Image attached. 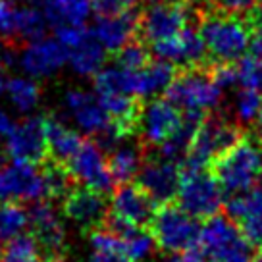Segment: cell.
Here are the masks:
<instances>
[{"instance_id": "29", "label": "cell", "mask_w": 262, "mask_h": 262, "mask_svg": "<svg viewBox=\"0 0 262 262\" xmlns=\"http://www.w3.org/2000/svg\"><path fill=\"white\" fill-rule=\"evenodd\" d=\"M6 91H8L10 100L19 112H31L33 108L39 104L41 98V89L39 85L31 79L24 77H12L6 81Z\"/></svg>"}, {"instance_id": "16", "label": "cell", "mask_w": 262, "mask_h": 262, "mask_svg": "<svg viewBox=\"0 0 262 262\" xmlns=\"http://www.w3.org/2000/svg\"><path fill=\"white\" fill-rule=\"evenodd\" d=\"M139 16H141V6H135V8L127 10V12H123L120 16L98 17L93 33H95V37L100 41V45L106 49L108 56L116 54L127 42L137 39Z\"/></svg>"}, {"instance_id": "26", "label": "cell", "mask_w": 262, "mask_h": 262, "mask_svg": "<svg viewBox=\"0 0 262 262\" xmlns=\"http://www.w3.org/2000/svg\"><path fill=\"white\" fill-rule=\"evenodd\" d=\"M29 226V212L19 203L4 201L0 205V241L24 235V229Z\"/></svg>"}, {"instance_id": "11", "label": "cell", "mask_w": 262, "mask_h": 262, "mask_svg": "<svg viewBox=\"0 0 262 262\" xmlns=\"http://www.w3.org/2000/svg\"><path fill=\"white\" fill-rule=\"evenodd\" d=\"M66 166H68L70 173L74 176L77 185H85V187L100 191L104 195L114 189L116 181L110 173L106 155L93 139L83 141L77 155Z\"/></svg>"}, {"instance_id": "40", "label": "cell", "mask_w": 262, "mask_h": 262, "mask_svg": "<svg viewBox=\"0 0 262 262\" xmlns=\"http://www.w3.org/2000/svg\"><path fill=\"white\" fill-rule=\"evenodd\" d=\"M14 127H16V122L10 118V114L4 108H0V137H8L14 131Z\"/></svg>"}, {"instance_id": "10", "label": "cell", "mask_w": 262, "mask_h": 262, "mask_svg": "<svg viewBox=\"0 0 262 262\" xmlns=\"http://www.w3.org/2000/svg\"><path fill=\"white\" fill-rule=\"evenodd\" d=\"M183 112L166 97L143 102L137 137L148 148H158L181 125Z\"/></svg>"}, {"instance_id": "49", "label": "cell", "mask_w": 262, "mask_h": 262, "mask_svg": "<svg viewBox=\"0 0 262 262\" xmlns=\"http://www.w3.org/2000/svg\"><path fill=\"white\" fill-rule=\"evenodd\" d=\"M258 139H260V147H262V135H258Z\"/></svg>"}, {"instance_id": "46", "label": "cell", "mask_w": 262, "mask_h": 262, "mask_svg": "<svg viewBox=\"0 0 262 262\" xmlns=\"http://www.w3.org/2000/svg\"><path fill=\"white\" fill-rule=\"evenodd\" d=\"M27 2H31V4H42V2H47V0H27Z\"/></svg>"}, {"instance_id": "3", "label": "cell", "mask_w": 262, "mask_h": 262, "mask_svg": "<svg viewBox=\"0 0 262 262\" xmlns=\"http://www.w3.org/2000/svg\"><path fill=\"white\" fill-rule=\"evenodd\" d=\"M247 129H243L235 120H229L224 112H208L205 122L196 129L191 150L181 168L203 170L224 155L226 150L235 147L245 137Z\"/></svg>"}, {"instance_id": "37", "label": "cell", "mask_w": 262, "mask_h": 262, "mask_svg": "<svg viewBox=\"0 0 262 262\" xmlns=\"http://www.w3.org/2000/svg\"><path fill=\"white\" fill-rule=\"evenodd\" d=\"M241 233L245 235L254 247L262 249V216L260 214H253V216H247L241 222H237Z\"/></svg>"}, {"instance_id": "14", "label": "cell", "mask_w": 262, "mask_h": 262, "mask_svg": "<svg viewBox=\"0 0 262 262\" xmlns=\"http://www.w3.org/2000/svg\"><path fill=\"white\" fill-rule=\"evenodd\" d=\"M150 150L147 160L137 176V183L155 199L158 205L172 203L178 196L181 183V166L170 160H164Z\"/></svg>"}, {"instance_id": "21", "label": "cell", "mask_w": 262, "mask_h": 262, "mask_svg": "<svg viewBox=\"0 0 262 262\" xmlns=\"http://www.w3.org/2000/svg\"><path fill=\"white\" fill-rule=\"evenodd\" d=\"M176 75H178V68L172 62L155 58L145 70L135 72V95L141 98L155 97L160 93L164 95L176 79Z\"/></svg>"}, {"instance_id": "48", "label": "cell", "mask_w": 262, "mask_h": 262, "mask_svg": "<svg viewBox=\"0 0 262 262\" xmlns=\"http://www.w3.org/2000/svg\"><path fill=\"white\" fill-rule=\"evenodd\" d=\"M2 254H4V253H2V247H0V258H2Z\"/></svg>"}, {"instance_id": "35", "label": "cell", "mask_w": 262, "mask_h": 262, "mask_svg": "<svg viewBox=\"0 0 262 262\" xmlns=\"http://www.w3.org/2000/svg\"><path fill=\"white\" fill-rule=\"evenodd\" d=\"M210 8L228 16H253L260 8V0H210Z\"/></svg>"}, {"instance_id": "42", "label": "cell", "mask_w": 262, "mask_h": 262, "mask_svg": "<svg viewBox=\"0 0 262 262\" xmlns=\"http://www.w3.org/2000/svg\"><path fill=\"white\" fill-rule=\"evenodd\" d=\"M254 133L256 135H262V104H260V110H258V116H256V122H254Z\"/></svg>"}, {"instance_id": "28", "label": "cell", "mask_w": 262, "mask_h": 262, "mask_svg": "<svg viewBox=\"0 0 262 262\" xmlns=\"http://www.w3.org/2000/svg\"><path fill=\"white\" fill-rule=\"evenodd\" d=\"M152 50L147 42H143L137 37L131 42H127L122 50H118L116 54H112V60L116 62V66H120L127 72H141L145 70L150 62H152Z\"/></svg>"}, {"instance_id": "36", "label": "cell", "mask_w": 262, "mask_h": 262, "mask_svg": "<svg viewBox=\"0 0 262 262\" xmlns=\"http://www.w3.org/2000/svg\"><path fill=\"white\" fill-rule=\"evenodd\" d=\"M91 6L98 17H110L120 16L139 4H137V0H91Z\"/></svg>"}, {"instance_id": "9", "label": "cell", "mask_w": 262, "mask_h": 262, "mask_svg": "<svg viewBox=\"0 0 262 262\" xmlns=\"http://www.w3.org/2000/svg\"><path fill=\"white\" fill-rule=\"evenodd\" d=\"M6 150L14 162L33 166H42L47 162L50 158V150L45 116H31L16 123L6 141Z\"/></svg>"}, {"instance_id": "23", "label": "cell", "mask_w": 262, "mask_h": 262, "mask_svg": "<svg viewBox=\"0 0 262 262\" xmlns=\"http://www.w3.org/2000/svg\"><path fill=\"white\" fill-rule=\"evenodd\" d=\"M91 8V0H47L45 16L54 29L62 25H83Z\"/></svg>"}, {"instance_id": "44", "label": "cell", "mask_w": 262, "mask_h": 262, "mask_svg": "<svg viewBox=\"0 0 262 262\" xmlns=\"http://www.w3.org/2000/svg\"><path fill=\"white\" fill-rule=\"evenodd\" d=\"M4 74H6V70L0 66V93L6 89V79H4Z\"/></svg>"}, {"instance_id": "4", "label": "cell", "mask_w": 262, "mask_h": 262, "mask_svg": "<svg viewBox=\"0 0 262 262\" xmlns=\"http://www.w3.org/2000/svg\"><path fill=\"white\" fill-rule=\"evenodd\" d=\"M222 95L224 89L214 81L210 66L178 70L176 79L164 93V97L173 102L181 112L183 110L214 112L220 106Z\"/></svg>"}, {"instance_id": "6", "label": "cell", "mask_w": 262, "mask_h": 262, "mask_svg": "<svg viewBox=\"0 0 262 262\" xmlns=\"http://www.w3.org/2000/svg\"><path fill=\"white\" fill-rule=\"evenodd\" d=\"M178 205L196 220H208L220 212L224 205V189L210 168L191 170L181 168Z\"/></svg>"}, {"instance_id": "41", "label": "cell", "mask_w": 262, "mask_h": 262, "mask_svg": "<svg viewBox=\"0 0 262 262\" xmlns=\"http://www.w3.org/2000/svg\"><path fill=\"white\" fill-rule=\"evenodd\" d=\"M251 54L262 62V25L254 27L253 42H251Z\"/></svg>"}, {"instance_id": "32", "label": "cell", "mask_w": 262, "mask_h": 262, "mask_svg": "<svg viewBox=\"0 0 262 262\" xmlns=\"http://www.w3.org/2000/svg\"><path fill=\"white\" fill-rule=\"evenodd\" d=\"M262 104V95L256 93L253 89H243L237 93L235 97V102H233V120L245 129L247 125H253L256 122V116H258V110H260Z\"/></svg>"}, {"instance_id": "8", "label": "cell", "mask_w": 262, "mask_h": 262, "mask_svg": "<svg viewBox=\"0 0 262 262\" xmlns=\"http://www.w3.org/2000/svg\"><path fill=\"white\" fill-rule=\"evenodd\" d=\"M189 24L191 16L187 4H152L141 8L137 37L152 47L156 42L170 41L181 35Z\"/></svg>"}, {"instance_id": "7", "label": "cell", "mask_w": 262, "mask_h": 262, "mask_svg": "<svg viewBox=\"0 0 262 262\" xmlns=\"http://www.w3.org/2000/svg\"><path fill=\"white\" fill-rule=\"evenodd\" d=\"M29 226L45 262H66L68 237L56 206L50 201H37L29 210Z\"/></svg>"}, {"instance_id": "47", "label": "cell", "mask_w": 262, "mask_h": 262, "mask_svg": "<svg viewBox=\"0 0 262 262\" xmlns=\"http://www.w3.org/2000/svg\"><path fill=\"white\" fill-rule=\"evenodd\" d=\"M254 262H262V253H260V254H256V256H254Z\"/></svg>"}, {"instance_id": "13", "label": "cell", "mask_w": 262, "mask_h": 262, "mask_svg": "<svg viewBox=\"0 0 262 262\" xmlns=\"http://www.w3.org/2000/svg\"><path fill=\"white\" fill-rule=\"evenodd\" d=\"M41 166L25 162H14L0 170V201H41L47 196Z\"/></svg>"}, {"instance_id": "5", "label": "cell", "mask_w": 262, "mask_h": 262, "mask_svg": "<svg viewBox=\"0 0 262 262\" xmlns=\"http://www.w3.org/2000/svg\"><path fill=\"white\" fill-rule=\"evenodd\" d=\"M148 229L155 235L156 245L168 253H185V251L196 249L203 235V228L199 220L185 212L173 201L158 205Z\"/></svg>"}, {"instance_id": "25", "label": "cell", "mask_w": 262, "mask_h": 262, "mask_svg": "<svg viewBox=\"0 0 262 262\" xmlns=\"http://www.w3.org/2000/svg\"><path fill=\"white\" fill-rule=\"evenodd\" d=\"M42 180H45V187H47V199L52 201H64L70 195L74 187L77 185L74 176L70 173L66 164H60L56 160L49 158L47 162L41 166Z\"/></svg>"}, {"instance_id": "39", "label": "cell", "mask_w": 262, "mask_h": 262, "mask_svg": "<svg viewBox=\"0 0 262 262\" xmlns=\"http://www.w3.org/2000/svg\"><path fill=\"white\" fill-rule=\"evenodd\" d=\"M168 262H208L206 254L203 253V249H191L185 253H176Z\"/></svg>"}, {"instance_id": "34", "label": "cell", "mask_w": 262, "mask_h": 262, "mask_svg": "<svg viewBox=\"0 0 262 262\" xmlns=\"http://www.w3.org/2000/svg\"><path fill=\"white\" fill-rule=\"evenodd\" d=\"M239 68V83L247 87V89H253L256 93L262 95V62L258 58L245 56L243 60L237 62Z\"/></svg>"}, {"instance_id": "15", "label": "cell", "mask_w": 262, "mask_h": 262, "mask_svg": "<svg viewBox=\"0 0 262 262\" xmlns=\"http://www.w3.org/2000/svg\"><path fill=\"white\" fill-rule=\"evenodd\" d=\"M156 208L158 203L139 183L118 185L112 196V212L122 216L123 220H127L137 228H150Z\"/></svg>"}, {"instance_id": "45", "label": "cell", "mask_w": 262, "mask_h": 262, "mask_svg": "<svg viewBox=\"0 0 262 262\" xmlns=\"http://www.w3.org/2000/svg\"><path fill=\"white\" fill-rule=\"evenodd\" d=\"M4 168V152H2V148H0V170Z\"/></svg>"}, {"instance_id": "51", "label": "cell", "mask_w": 262, "mask_h": 262, "mask_svg": "<svg viewBox=\"0 0 262 262\" xmlns=\"http://www.w3.org/2000/svg\"><path fill=\"white\" fill-rule=\"evenodd\" d=\"M260 6H262V0H260Z\"/></svg>"}, {"instance_id": "2", "label": "cell", "mask_w": 262, "mask_h": 262, "mask_svg": "<svg viewBox=\"0 0 262 262\" xmlns=\"http://www.w3.org/2000/svg\"><path fill=\"white\" fill-rule=\"evenodd\" d=\"M208 168L229 195L251 191L262 178V147L258 135L253 129L247 131L235 147L218 156Z\"/></svg>"}, {"instance_id": "24", "label": "cell", "mask_w": 262, "mask_h": 262, "mask_svg": "<svg viewBox=\"0 0 262 262\" xmlns=\"http://www.w3.org/2000/svg\"><path fill=\"white\" fill-rule=\"evenodd\" d=\"M97 95H135V72H127L120 66L102 68L95 75Z\"/></svg>"}, {"instance_id": "22", "label": "cell", "mask_w": 262, "mask_h": 262, "mask_svg": "<svg viewBox=\"0 0 262 262\" xmlns=\"http://www.w3.org/2000/svg\"><path fill=\"white\" fill-rule=\"evenodd\" d=\"M68 52H70V62L79 75H97L102 70V64L108 54L93 31H89V35L77 47Z\"/></svg>"}, {"instance_id": "12", "label": "cell", "mask_w": 262, "mask_h": 262, "mask_svg": "<svg viewBox=\"0 0 262 262\" xmlns=\"http://www.w3.org/2000/svg\"><path fill=\"white\" fill-rule=\"evenodd\" d=\"M64 216L77 224L81 231L91 233L95 229H100L110 214L106 195L89 189L85 185H75L74 191L62 201Z\"/></svg>"}, {"instance_id": "18", "label": "cell", "mask_w": 262, "mask_h": 262, "mask_svg": "<svg viewBox=\"0 0 262 262\" xmlns=\"http://www.w3.org/2000/svg\"><path fill=\"white\" fill-rule=\"evenodd\" d=\"M150 150L141 143L139 137H127V139L120 141L110 152H108V166H110V173L114 178L116 185H123V183H131L139 176L143 164L150 155Z\"/></svg>"}, {"instance_id": "38", "label": "cell", "mask_w": 262, "mask_h": 262, "mask_svg": "<svg viewBox=\"0 0 262 262\" xmlns=\"http://www.w3.org/2000/svg\"><path fill=\"white\" fill-rule=\"evenodd\" d=\"M87 262H131L125 253H104V251H93Z\"/></svg>"}, {"instance_id": "1", "label": "cell", "mask_w": 262, "mask_h": 262, "mask_svg": "<svg viewBox=\"0 0 262 262\" xmlns=\"http://www.w3.org/2000/svg\"><path fill=\"white\" fill-rule=\"evenodd\" d=\"M212 64H237L251 50L254 27L249 17L210 10L196 21Z\"/></svg>"}, {"instance_id": "27", "label": "cell", "mask_w": 262, "mask_h": 262, "mask_svg": "<svg viewBox=\"0 0 262 262\" xmlns=\"http://www.w3.org/2000/svg\"><path fill=\"white\" fill-rule=\"evenodd\" d=\"M47 25H49L47 16L41 14L37 8H33V6L19 8V16H17V37H19L21 47H29L31 42L45 39Z\"/></svg>"}, {"instance_id": "50", "label": "cell", "mask_w": 262, "mask_h": 262, "mask_svg": "<svg viewBox=\"0 0 262 262\" xmlns=\"http://www.w3.org/2000/svg\"><path fill=\"white\" fill-rule=\"evenodd\" d=\"M0 47H2V41H0Z\"/></svg>"}, {"instance_id": "30", "label": "cell", "mask_w": 262, "mask_h": 262, "mask_svg": "<svg viewBox=\"0 0 262 262\" xmlns=\"http://www.w3.org/2000/svg\"><path fill=\"white\" fill-rule=\"evenodd\" d=\"M122 241H123L125 256H127L131 262L147 260L148 256L155 253L156 247H158L156 245L155 235L150 233L148 228H133Z\"/></svg>"}, {"instance_id": "20", "label": "cell", "mask_w": 262, "mask_h": 262, "mask_svg": "<svg viewBox=\"0 0 262 262\" xmlns=\"http://www.w3.org/2000/svg\"><path fill=\"white\" fill-rule=\"evenodd\" d=\"M45 120H47V137H49L50 158L60 164H68L77 155V150L81 148V135L77 131L70 129L54 114L45 116Z\"/></svg>"}, {"instance_id": "19", "label": "cell", "mask_w": 262, "mask_h": 262, "mask_svg": "<svg viewBox=\"0 0 262 262\" xmlns=\"http://www.w3.org/2000/svg\"><path fill=\"white\" fill-rule=\"evenodd\" d=\"M66 104L74 114L77 125L81 127L89 137H97L110 125V118L100 106L98 98L83 89H72L66 95Z\"/></svg>"}, {"instance_id": "31", "label": "cell", "mask_w": 262, "mask_h": 262, "mask_svg": "<svg viewBox=\"0 0 262 262\" xmlns=\"http://www.w3.org/2000/svg\"><path fill=\"white\" fill-rule=\"evenodd\" d=\"M4 262H45L41 249L31 233L19 235V237L8 241V247L2 254Z\"/></svg>"}, {"instance_id": "43", "label": "cell", "mask_w": 262, "mask_h": 262, "mask_svg": "<svg viewBox=\"0 0 262 262\" xmlns=\"http://www.w3.org/2000/svg\"><path fill=\"white\" fill-rule=\"evenodd\" d=\"M150 4H187V0H147Z\"/></svg>"}, {"instance_id": "33", "label": "cell", "mask_w": 262, "mask_h": 262, "mask_svg": "<svg viewBox=\"0 0 262 262\" xmlns=\"http://www.w3.org/2000/svg\"><path fill=\"white\" fill-rule=\"evenodd\" d=\"M254 245L245 235H241L231 245L208 256V262H254Z\"/></svg>"}, {"instance_id": "17", "label": "cell", "mask_w": 262, "mask_h": 262, "mask_svg": "<svg viewBox=\"0 0 262 262\" xmlns=\"http://www.w3.org/2000/svg\"><path fill=\"white\" fill-rule=\"evenodd\" d=\"M70 60V52L58 39H41L24 49L21 66L33 77H50Z\"/></svg>"}]
</instances>
